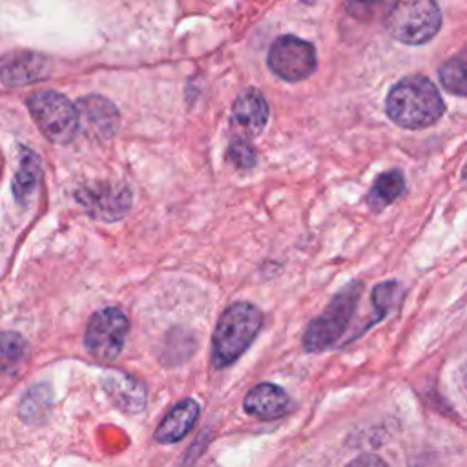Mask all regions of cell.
Segmentation results:
<instances>
[{
	"mask_svg": "<svg viewBox=\"0 0 467 467\" xmlns=\"http://www.w3.org/2000/svg\"><path fill=\"white\" fill-rule=\"evenodd\" d=\"M385 111L398 126L421 130L438 122L445 111V104L438 88L427 77L409 75L390 88Z\"/></svg>",
	"mask_w": 467,
	"mask_h": 467,
	"instance_id": "cell-1",
	"label": "cell"
},
{
	"mask_svg": "<svg viewBox=\"0 0 467 467\" xmlns=\"http://www.w3.org/2000/svg\"><path fill=\"white\" fill-rule=\"evenodd\" d=\"M27 108L38 130L53 142L66 144L78 131V109L62 93L36 91L29 95Z\"/></svg>",
	"mask_w": 467,
	"mask_h": 467,
	"instance_id": "cell-5",
	"label": "cell"
},
{
	"mask_svg": "<svg viewBox=\"0 0 467 467\" xmlns=\"http://www.w3.org/2000/svg\"><path fill=\"white\" fill-rule=\"evenodd\" d=\"M405 190V179L400 170H387L379 173L367 195V204L379 212L385 206H389L392 201H396Z\"/></svg>",
	"mask_w": 467,
	"mask_h": 467,
	"instance_id": "cell-16",
	"label": "cell"
},
{
	"mask_svg": "<svg viewBox=\"0 0 467 467\" xmlns=\"http://www.w3.org/2000/svg\"><path fill=\"white\" fill-rule=\"evenodd\" d=\"M441 86L454 95H467V53L456 55L441 64L440 71Z\"/></svg>",
	"mask_w": 467,
	"mask_h": 467,
	"instance_id": "cell-18",
	"label": "cell"
},
{
	"mask_svg": "<svg viewBox=\"0 0 467 467\" xmlns=\"http://www.w3.org/2000/svg\"><path fill=\"white\" fill-rule=\"evenodd\" d=\"M347 467H389V465L376 454H361L356 460H352Z\"/></svg>",
	"mask_w": 467,
	"mask_h": 467,
	"instance_id": "cell-21",
	"label": "cell"
},
{
	"mask_svg": "<svg viewBox=\"0 0 467 467\" xmlns=\"http://www.w3.org/2000/svg\"><path fill=\"white\" fill-rule=\"evenodd\" d=\"M78 119L84 120V124L95 131L97 135L109 137L117 130L119 124V113L117 108L99 95H89L78 100Z\"/></svg>",
	"mask_w": 467,
	"mask_h": 467,
	"instance_id": "cell-14",
	"label": "cell"
},
{
	"mask_svg": "<svg viewBox=\"0 0 467 467\" xmlns=\"http://www.w3.org/2000/svg\"><path fill=\"white\" fill-rule=\"evenodd\" d=\"M29 356L27 341L16 332L0 334V387L13 383L24 370Z\"/></svg>",
	"mask_w": 467,
	"mask_h": 467,
	"instance_id": "cell-15",
	"label": "cell"
},
{
	"mask_svg": "<svg viewBox=\"0 0 467 467\" xmlns=\"http://www.w3.org/2000/svg\"><path fill=\"white\" fill-rule=\"evenodd\" d=\"M78 202L86 212L100 221L120 219L131 206V192L124 184L95 182L78 188Z\"/></svg>",
	"mask_w": 467,
	"mask_h": 467,
	"instance_id": "cell-8",
	"label": "cell"
},
{
	"mask_svg": "<svg viewBox=\"0 0 467 467\" xmlns=\"http://www.w3.org/2000/svg\"><path fill=\"white\" fill-rule=\"evenodd\" d=\"M398 290H400V286H398V283H394V281H385V283H381V285H378V286L374 288V292H372V303H374L376 314H378L379 317L390 308V305L394 303V299H396V296H398Z\"/></svg>",
	"mask_w": 467,
	"mask_h": 467,
	"instance_id": "cell-20",
	"label": "cell"
},
{
	"mask_svg": "<svg viewBox=\"0 0 467 467\" xmlns=\"http://www.w3.org/2000/svg\"><path fill=\"white\" fill-rule=\"evenodd\" d=\"M263 325V314L252 303L230 305L219 317L212 337V363L223 368L234 363L250 347Z\"/></svg>",
	"mask_w": 467,
	"mask_h": 467,
	"instance_id": "cell-2",
	"label": "cell"
},
{
	"mask_svg": "<svg viewBox=\"0 0 467 467\" xmlns=\"http://www.w3.org/2000/svg\"><path fill=\"white\" fill-rule=\"evenodd\" d=\"M385 27L392 38L420 46L440 31L441 13L434 0H398L387 13Z\"/></svg>",
	"mask_w": 467,
	"mask_h": 467,
	"instance_id": "cell-3",
	"label": "cell"
},
{
	"mask_svg": "<svg viewBox=\"0 0 467 467\" xmlns=\"http://www.w3.org/2000/svg\"><path fill=\"white\" fill-rule=\"evenodd\" d=\"M128 328L130 323L126 314L117 306H106L91 316L86 327L84 345L97 359H115L124 347Z\"/></svg>",
	"mask_w": 467,
	"mask_h": 467,
	"instance_id": "cell-6",
	"label": "cell"
},
{
	"mask_svg": "<svg viewBox=\"0 0 467 467\" xmlns=\"http://www.w3.org/2000/svg\"><path fill=\"white\" fill-rule=\"evenodd\" d=\"M40 181V162L38 157L27 150L22 148L20 151V164L16 170V175L13 179V193L18 201H26L35 192L36 184Z\"/></svg>",
	"mask_w": 467,
	"mask_h": 467,
	"instance_id": "cell-17",
	"label": "cell"
},
{
	"mask_svg": "<svg viewBox=\"0 0 467 467\" xmlns=\"http://www.w3.org/2000/svg\"><path fill=\"white\" fill-rule=\"evenodd\" d=\"M268 120V104L257 89H244L234 102L230 126L239 139L259 135Z\"/></svg>",
	"mask_w": 467,
	"mask_h": 467,
	"instance_id": "cell-9",
	"label": "cell"
},
{
	"mask_svg": "<svg viewBox=\"0 0 467 467\" xmlns=\"http://www.w3.org/2000/svg\"><path fill=\"white\" fill-rule=\"evenodd\" d=\"M102 385L106 394L113 400V403L124 412L135 414L146 405V389L133 376L122 370H108L102 376Z\"/></svg>",
	"mask_w": 467,
	"mask_h": 467,
	"instance_id": "cell-10",
	"label": "cell"
},
{
	"mask_svg": "<svg viewBox=\"0 0 467 467\" xmlns=\"http://www.w3.org/2000/svg\"><path fill=\"white\" fill-rule=\"evenodd\" d=\"M460 378H462V383H463V387L467 389V361L463 363V367H462V370H460Z\"/></svg>",
	"mask_w": 467,
	"mask_h": 467,
	"instance_id": "cell-23",
	"label": "cell"
},
{
	"mask_svg": "<svg viewBox=\"0 0 467 467\" xmlns=\"http://www.w3.org/2000/svg\"><path fill=\"white\" fill-rule=\"evenodd\" d=\"M199 416V405L195 400L186 398L175 403L159 423L153 438L159 443H175L182 440L195 425Z\"/></svg>",
	"mask_w": 467,
	"mask_h": 467,
	"instance_id": "cell-12",
	"label": "cell"
},
{
	"mask_svg": "<svg viewBox=\"0 0 467 467\" xmlns=\"http://www.w3.org/2000/svg\"><path fill=\"white\" fill-rule=\"evenodd\" d=\"M244 410L261 420H274L290 410L288 394L274 383H259L244 396Z\"/></svg>",
	"mask_w": 467,
	"mask_h": 467,
	"instance_id": "cell-11",
	"label": "cell"
},
{
	"mask_svg": "<svg viewBox=\"0 0 467 467\" xmlns=\"http://www.w3.org/2000/svg\"><path fill=\"white\" fill-rule=\"evenodd\" d=\"M317 66L316 49L310 42L294 35L274 40L268 51V67L283 80L297 82L314 73Z\"/></svg>",
	"mask_w": 467,
	"mask_h": 467,
	"instance_id": "cell-7",
	"label": "cell"
},
{
	"mask_svg": "<svg viewBox=\"0 0 467 467\" xmlns=\"http://www.w3.org/2000/svg\"><path fill=\"white\" fill-rule=\"evenodd\" d=\"M462 181L467 182V162L463 164V170H462Z\"/></svg>",
	"mask_w": 467,
	"mask_h": 467,
	"instance_id": "cell-24",
	"label": "cell"
},
{
	"mask_svg": "<svg viewBox=\"0 0 467 467\" xmlns=\"http://www.w3.org/2000/svg\"><path fill=\"white\" fill-rule=\"evenodd\" d=\"M361 296V283H348L343 290H339L327 308L310 321L303 336V347L308 352H321L332 347L341 334L347 330L350 316L358 305Z\"/></svg>",
	"mask_w": 467,
	"mask_h": 467,
	"instance_id": "cell-4",
	"label": "cell"
},
{
	"mask_svg": "<svg viewBox=\"0 0 467 467\" xmlns=\"http://www.w3.org/2000/svg\"><path fill=\"white\" fill-rule=\"evenodd\" d=\"M47 62L33 53H18L7 57L0 66V80L5 86H24L46 77Z\"/></svg>",
	"mask_w": 467,
	"mask_h": 467,
	"instance_id": "cell-13",
	"label": "cell"
},
{
	"mask_svg": "<svg viewBox=\"0 0 467 467\" xmlns=\"http://www.w3.org/2000/svg\"><path fill=\"white\" fill-rule=\"evenodd\" d=\"M383 2H387V0H350V4L359 11H372L374 7H378Z\"/></svg>",
	"mask_w": 467,
	"mask_h": 467,
	"instance_id": "cell-22",
	"label": "cell"
},
{
	"mask_svg": "<svg viewBox=\"0 0 467 467\" xmlns=\"http://www.w3.org/2000/svg\"><path fill=\"white\" fill-rule=\"evenodd\" d=\"M228 159L237 168L248 170V168H252L255 164V151L252 150V146L244 139L237 137L235 140H232V144L228 148Z\"/></svg>",
	"mask_w": 467,
	"mask_h": 467,
	"instance_id": "cell-19",
	"label": "cell"
}]
</instances>
